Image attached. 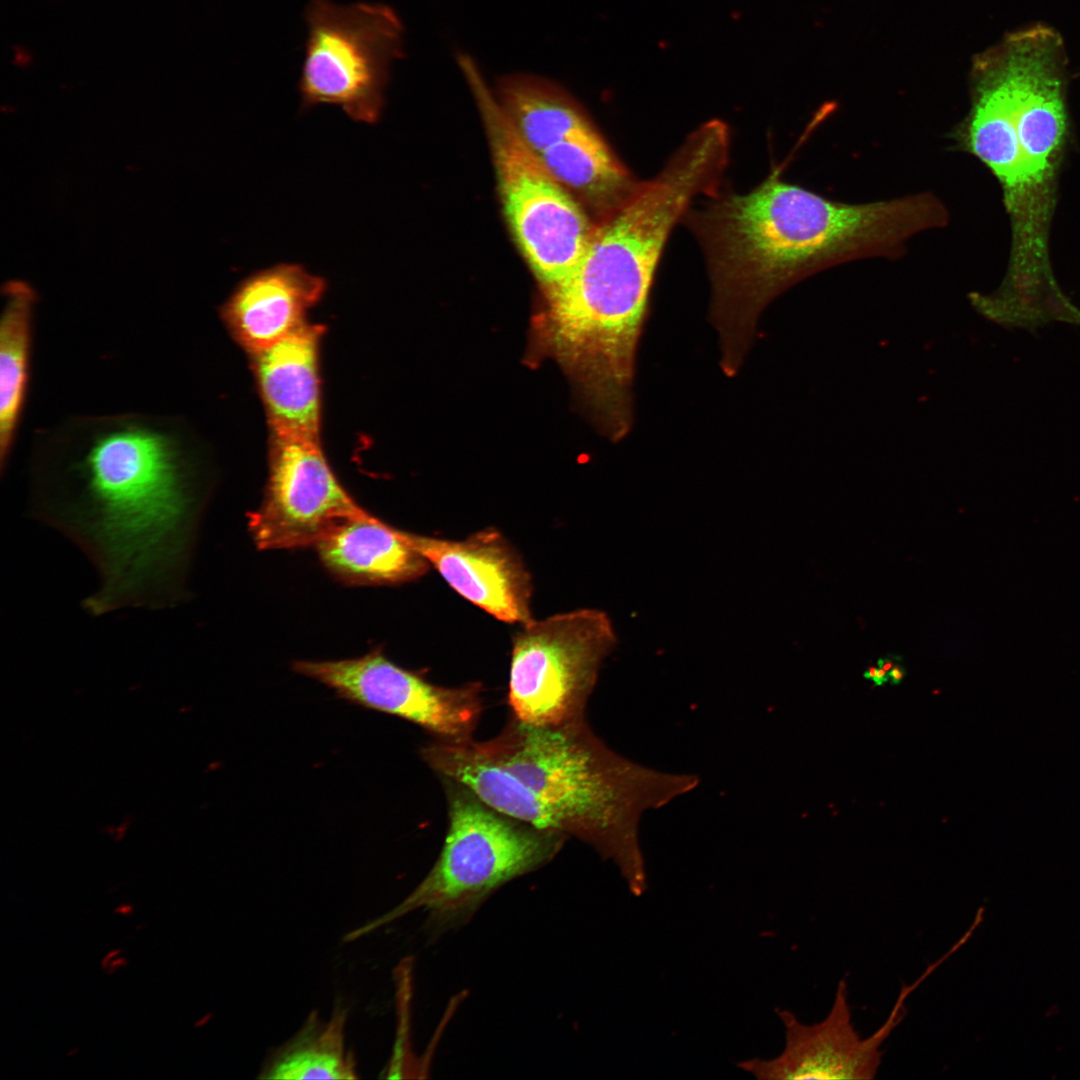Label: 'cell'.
<instances>
[{
	"label": "cell",
	"instance_id": "1",
	"mask_svg": "<svg viewBox=\"0 0 1080 1080\" xmlns=\"http://www.w3.org/2000/svg\"><path fill=\"white\" fill-rule=\"evenodd\" d=\"M201 466L176 438L150 424L106 423L86 448L38 466L29 515L89 560L91 616L128 608H175L191 596L190 576L207 501Z\"/></svg>",
	"mask_w": 1080,
	"mask_h": 1080
},
{
	"label": "cell",
	"instance_id": "2",
	"mask_svg": "<svg viewBox=\"0 0 1080 1080\" xmlns=\"http://www.w3.org/2000/svg\"><path fill=\"white\" fill-rule=\"evenodd\" d=\"M419 753L440 778L466 786L496 810L586 843L616 865L635 896L647 888L642 815L699 784L695 775L620 755L586 720L538 727L511 716L487 741L433 738Z\"/></svg>",
	"mask_w": 1080,
	"mask_h": 1080
},
{
	"label": "cell",
	"instance_id": "3",
	"mask_svg": "<svg viewBox=\"0 0 1080 1080\" xmlns=\"http://www.w3.org/2000/svg\"><path fill=\"white\" fill-rule=\"evenodd\" d=\"M1066 53L1053 28L1009 33L976 62L958 149L998 180L1011 226L1008 269L995 295L1032 310L1061 290L1050 260L1058 176L1067 144Z\"/></svg>",
	"mask_w": 1080,
	"mask_h": 1080
},
{
	"label": "cell",
	"instance_id": "4",
	"mask_svg": "<svg viewBox=\"0 0 1080 1080\" xmlns=\"http://www.w3.org/2000/svg\"><path fill=\"white\" fill-rule=\"evenodd\" d=\"M448 827L432 868L397 905L344 936L354 941L414 911L432 932L466 923L505 884L550 863L568 839L491 807L466 786L440 778Z\"/></svg>",
	"mask_w": 1080,
	"mask_h": 1080
},
{
	"label": "cell",
	"instance_id": "5",
	"mask_svg": "<svg viewBox=\"0 0 1080 1080\" xmlns=\"http://www.w3.org/2000/svg\"><path fill=\"white\" fill-rule=\"evenodd\" d=\"M299 81L302 105L332 104L354 121L376 123L391 63L403 56V25L381 3L311 0Z\"/></svg>",
	"mask_w": 1080,
	"mask_h": 1080
},
{
	"label": "cell",
	"instance_id": "6",
	"mask_svg": "<svg viewBox=\"0 0 1080 1080\" xmlns=\"http://www.w3.org/2000/svg\"><path fill=\"white\" fill-rule=\"evenodd\" d=\"M617 643L608 615L578 609L521 625L513 637L507 701L512 717L538 727L585 719L604 659Z\"/></svg>",
	"mask_w": 1080,
	"mask_h": 1080
},
{
	"label": "cell",
	"instance_id": "7",
	"mask_svg": "<svg viewBox=\"0 0 1080 1080\" xmlns=\"http://www.w3.org/2000/svg\"><path fill=\"white\" fill-rule=\"evenodd\" d=\"M493 130L504 210L515 239L545 288L564 280L580 261L595 229L575 200L524 144L481 75L470 82Z\"/></svg>",
	"mask_w": 1080,
	"mask_h": 1080
},
{
	"label": "cell",
	"instance_id": "8",
	"mask_svg": "<svg viewBox=\"0 0 1080 1080\" xmlns=\"http://www.w3.org/2000/svg\"><path fill=\"white\" fill-rule=\"evenodd\" d=\"M296 673L354 705L412 722L443 740L473 738L484 709L480 682L444 687L390 660L382 649L350 659L293 664Z\"/></svg>",
	"mask_w": 1080,
	"mask_h": 1080
},
{
	"label": "cell",
	"instance_id": "9",
	"mask_svg": "<svg viewBox=\"0 0 1080 1080\" xmlns=\"http://www.w3.org/2000/svg\"><path fill=\"white\" fill-rule=\"evenodd\" d=\"M368 514L337 480L319 438L272 433L264 499L248 515L259 549L315 547L342 522Z\"/></svg>",
	"mask_w": 1080,
	"mask_h": 1080
},
{
	"label": "cell",
	"instance_id": "10",
	"mask_svg": "<svg viewBox=\"0 0 1080 1080\" xmlns=\"http://www.w3.org/2000/svg\"><path fill=\"white\" fill-rule=\"evenodd\" d=\"M929 975L905 985L886 1021L869 1037L856 1031L848 1003L847 984L837 987L828 1015L807 1025L787 1010H777L785 1026L783 1052L770 1060L751 1059L738 1067L761 1080H862L873 1079L881 1065V1047L905 1015L907 997Z\"/></svg>",
	"mask_w": 1080,
	"mask_h": 1080
},
{
	"label": "cell",
	"instance_id": "11",
	"mask_svg": "<svg viewBox=\"0 0 1080 1080\" xmlns=\"http://www.w3.org/2000/svg\"><path fill=\"white\" fill-rule=\"evenodd\" d=\"M397 532L469 602L506 623L523 625L533 619L530 574L496 529L486 528L463 541Z\"/></svg>",
	"mask_w": 1080,
	"mask_h": 1080
},
{
	"label": "cell",
	"instance_id": "12",
	"mask_svg": "<svg viewBox=\"0 0 1080 1080\" xmlns=\"http://www.w3.org/2000/svg\"><path fill=\"white\" fill-rule=\"evenodd\" d=\"M325 280L297 264H278L243 280L220 309L232 336L254 353L306 324L323 296Z\"/></svg>",
	"mask_w": 1080,
	"mask_h": 1080
},
{
	"label": "cell",
	"instance_id": "13",
	"mask_svg": "<svg viewBox=\"0 0 1080 1080\" xmlns=\"http://www.w3.org/2000/svg\"><path fill=\"white\" fill-rule=\"evenodd\" d=\"M323 328H301L251 353L272 433L319 438V344Z\"/></svg>",
	"mask_w": 1080,
	"mask_h": 1080
},
{
	"label": "cell",
	"instance_id": "14",
	"mask_svg": "<svg viewBox=\"0 0 1080 1080\" xmlns=\"http://www.w3.org/2000/svg\"><path fill=\"white\" fill-rule=\"evenodd\" d=\"M315 548L324 567L351 585H393L416 580L430 564L392 527L370 513L336 526Z\"/></svg>",
	"mask_w": 1080,
	"mask_h": 1080
},
{
	"label": "cell",
	"instance_id": "15",
	"mask_svg": "<svg viewBox=\"0 0 1080 1080\" xmlns=\"http://www.w3.org/2000/svg\"><path fill=\"white\" fill-rule=\"evenodd\" d=\"M348 1010L337 1003L329 1020L312 1011L300 1029L265 1060L258 1078L280 1080L357 1079V1063L346 1042Z\"/></svg>",
	"mask_w": 1080,
	"mask_h": 1080
},
{
	"label": "cell",
	"instance_id": "16",
	"mask_svg": "<svg viewBox=\"0 0 1080 1080\" xmlns=\"http://www.w3.org/2000/svg\"><path fill=\"white\" fill-rule=\"evenodd\" d=\"M0 320V471L7 465L25 404L29 382L32 316L36 294L26 282L2 289Z\"/></svg>",
	"mask_w": 1080,
	"mask_h": 1080
},
{
	"label": "cell",
	"instance_id": "17",
	"mask_svg": "<svg viewBox=\"0 0 1080 1080\" xmlns=\"http://www.w3.org/2000/svg\"><path fill=\"white\" fill-rule=\"evenodd\" d=\"M500 94L502 109L536 156L590 125L563 91L539 77H506Z\"/></svg>",
	"mask_w": 1080,
	"mask_h": 1080
},
{
	"label": "cell",
	"instance_id": "18",
	"mask_svg": "<svg viewBox=\"0 0 1080 1080\" xmlns=\"http://www.w3.org/2000/svg\"><path fill=\"white\" fill-rule=\"evenodd\" d=\"M537 157L560 184L609 206L612 213L639 185L613 156L591 125L548 148Z\"/></svg>",
	"mask_w": 1080,
	"mask_h": 1080
},
{
	"label": "cell",
	"instance_id": "19",
	"mask_svg": "<svg viewBox=\"0 0 1080 1080\" xmlns=\"http://www.w3.org/2000/svg\"><path fill=\"white\" fill-rule=\"evenodd\" d=\"M865 678L871 679L876 685L881 686L889 680L888 673L880 667H869L864 673Z\"/></svg>",
	"mask_w": 1080,
	"mask_h": 1080
},
{
	"label": "cell",
	"instance_id": "20",
	"mask_svg": "<svg viewBox=\"0 0 1080 1080\" xmlns=\"http://www.w3.org/2000/svg\"><path fill=\"white\" fill-rule=\"evenodd\" d=\"M888 675H889V680H891V682L893 684H898L903 680L905 673H904V670L900 666L894 665L891 668V670L888 672Z\"/></svg>",
	"mask_w": 1080,
	"mask_h": 1080
},
{
	"label": "cell",
	"instance_id": "21",
	"mask_svg": "<svg viewBox=\"0 0 1080 1080\" xmlns=\"http://www.w3.org/2000/svg\"><path fill=\"white\" fill-rule=\"evenodd\" d=\"M127 964H128V962H127V960L125 958H118L116 960L111 961L109 966L107 967V969L105 971H106V973L110 974V973L115 972L118 968L126 966Z\"/></svg>",
	"mask_w": 1080,
	"mask_h": 1080
},
{
	"label": "cell",
	"instance_id": "22",
	"mask_svg": "<svg viewBox=\"0 0 1080 1080\" xmlns=\"http://www.w3.org/2000/svg\"><path fill=\"white\" fill-rule=\"evenodd\" d=\"M122 950L117 949L109 952L102 961V969L106 970L114 956L118 955Z\"/></svg>",
	"mask_w": 1080,
	"mask_h": 1080
},
{
	"label": "cell",
	"instance_id": "23",
	"mask_svg": "<svg viewBox=\"0 0 1080 1080\" xmlns=\"http://www.w3.org/2000/svg\"><path fill=\"white\" fill-rule=\"evenodd\" d=\"M114 912L115 913H121L123 915L128 916V915L133 914V907L131 905H122V906L117 907L114 910Z\"/></svg>",
	"mask_w": 1080,
	"mask_h": 1080
},
{
	"label": "cell",
	"instance_id": "24",
	"mask_svg": "<svg viewBox=\"0 0 1080 1080\" xmlns=\"http://www.w3.org/2000/svg\"><path fill=\"white\" fill-rule=\"evenodd\" d=\"M974 297H975V296H974ZM1066 299H1067V298H1066ZM1066 299H1065V300H1066ZM1065 300H1064V301H1065ZM1064 301H1063V302H1064ZM1063 302H1062V303H1063ZM1062 303H1061V304H1062ZM1061 304H1060V305H1061ZM1060 305H1059V306H1060ZM1059 306H1058V307H1059ZM1058 307H1057V308H1058ZM1057 308H1056V309H1057ZM1056 309H1055V310H1056ZM1055 310H1054V311H1055ZM1054 311H1053V312H1054ZM1053 312H1052V313H1053ZM1051 315H1052V314H1051ZM1051 315H1050V316H1051ZM1049 320H1050V317H1049Z\"/></svg>",
	"mask_w": 1080,
	"mask_h": 1080
}]
</instances>
